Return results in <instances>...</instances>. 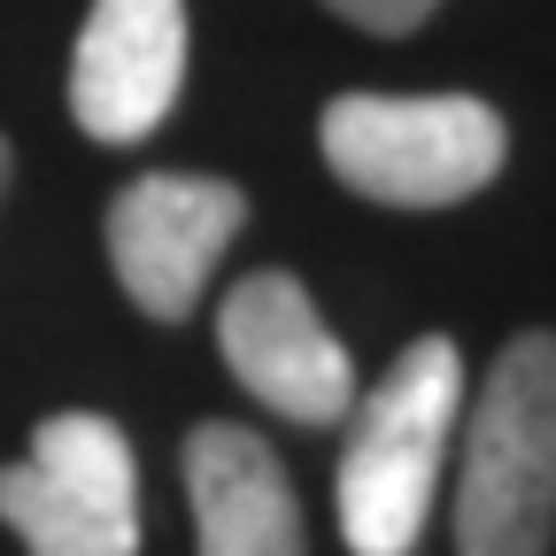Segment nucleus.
<instances>
[{"instance_id": "obj_3", "label": "nucleus", "mask_w": 556, "mask_h": 556, "mask_svg": "<svg viewBox=\"0 0 556 556\" xmlns=\"http://www.w3.org/2000/svg\"><path fill=\"white\" fill-rule=\"evenodd\" d=\"M332 178L387 208H448L495 186L510 131L471 93H340L317 116Z\"/></svg>"}, {"instance_id": "obj_10", "label": "nucleus", "mask_w": 556, "mask_h": 556, "mask_svg": "<svg viewBox=\"0 0 556 556\" xmlns=\"http://www.w3.org/2000/svg\"><path fill=\"white\" fill-rule=\"evenodd\" d=\"M9 170H16V155H9V139H0V193H9Z\"/></svg>"}, {"instance_id": "obj_8", "label": "nucleus", "mask_w": 556, "mask_h": 556, "mask_svg": "<svg viewBox=\"0 0 556 556\" xmlns=\"http://www.w3.org/2000/svg\"><path fill=\"white\" fill-rule=\"evenodd\" d=\"M186 503L201 556H309L294 479L278 448L232 417H208L186 433Z\"/></svg>"}, {"instance_id": "obj_7", "label": "nucleus", "mask_w": 556, "mask_h": 556, "mask_svg": "<svg viewBox=\"0 0 556 556\" xmlns=\"http://www.w3.org/2000/svg\"><path fill=\"white\" fill-rule=\"evenodd\" d=\"M186 86V0H93L70 54V116L101 148H139Z\"/></svg>"}, {"instance_id": "obj_6", "label": "nucleus", "mask_w": 556, "mask_h": 556, "mask_svg": "<svg viewBox=\"0 0 556 556\" xmlns=\"http://www.w3.org/2000/svg\"><path fill=\"white\" fill-rule=\"evenodd\" d=\"M217 348L232 379L287 426H340L356 402V364L294 270H248L217 309Z\"/></svg>"}, {"instance_id": "obj_5", "label": "nucleus", "mask_w": 556, "mask_h": 556, "mask_svg": "<svg viewBox=\"0 0 556 556\" xmlns=\"http://www.w3.org/2000/svg\"><path fill=\"white\" fill-rule=\"evenodd\" d=\"M248 225V193L232 178H193V170H148L109 201V263L116 287L148 309L155 325H178L201 287L217 278L225 248Z\"/></svg>"}, {"instance_id": "obj_4", "label": "nucleus", "mask_w": 556, "mask_h": 556, "mask_svg": "<svg viewBox=\"0 0 556 556\" xmlns=\"http://www.w3.org/2000/svg\"><path fill=\"white\" fill-rule=\"evenodd\" d=\"M0 518L24 556H139V464L101 409H62L31 433L24 464H0Z\"/></svg>"}, {"instance_id": "obj_2", "label": "nucleus", "mask_w": 556, "mask_h": 556, "mask_svg": "<svg viewBox=\"0 0 556 556\" xmlns=\"http://www.w3.org/2000/svg\"><path fill=\"white\" fill-rule=\"evenodd\" d=\"M556 548V332H518L471 394L456 556Z\"/></svg>"}, {"instance_id": "obj_1", "label": "nucleus", "mask_w": 556, "mask_h": 556, "mask_svg": "<svg viewBox=\"0 0 556 556\" xmlns=\"http://www.w3.org/2000/svg\"><path fill=\"white\" fill-rule=\"evenodd\" d=\"M464 409V356L448 332L409 340L394 371L371 387V402L356 409L348 456L332 471L340 495V533L356 556H417V533L433 518L441 495V456Z\"/></svg>"}, {"instance_id": "obj_9", "label": "nucleus", "mask_w": 556, "mask_h": 556, "mask_svg": "<svg viewBox=\"0 0 556 556\" xmlns=\"http://www.w3.org/2000/svg\"><path fill=\"white\" fill-rule=\"evenodd\" d=\"M325 9L340 16V24H356V31H371V39H402V31H417L441 0H325Z\"/></svg>"}]
</instances>
